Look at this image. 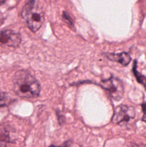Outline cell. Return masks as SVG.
<instances>
[{"mask_svg":"<svg viewBox=\"0 0 146 147\" xmlns=\"http://www.w3.org/2000/svg\"><path fill=\"white\" fill-rule=\"evenodd\" d=\"M13 89L18 96L24 98H35L40 93V85L31 73L20 70L13 78Z\"/></svg>","mask_w":146,"mask_h":147,"instance_id":"6da1fadb","label":"cell"},{"mask_svg":"<svg viewBox=\"0 0 146 147\" xmlns=\"http://www.w3.org/2000/svg\"><path fill=\"white\" fill-rule=\"evenodd\" d=\"M21 14L27 27L33 32L40 29L44 23V11L37 1L31 0L27 1L21 10Z\"/></svg>","mask_w":146,"mask_h":147,"instance_id":"7a4b0ae2","label":"cell"},{"mask_svg":"<svg viewBox=\"0 0 146 147\" xmlns=\"http://www.w3.org/2000/svg\"><path fill=\"white\" fill-rule=\"evenodd\" d=\"M100 86L107 90L110 97L115 100H120L123 97L124 86L120 79L111 76L110 78L102 80Z\"/></svg>","mask_w":146,"mask_h":147,"instance_id":"3957f363","label":"cell"},{"mask_svg":"<svg viewBox=\"0 0 146 147\" xmlns=\"http://www.w3.org/2000/svg\"><path fill=\"white\" fill-rule=\"evenodd\" d=\"M135 116V109L131 106L126 105H120L115 109L112 117V122L115 123H120L122 122H128Z\"/></svg>","mask_w":146,"mask_h":147,"instance_id":"277c9868","label":"cell"},{"mask_svg":"<svg viewBox=\"0 0 146 147\" xmlns=\"http://www.w3.org/2000/svg\"><path fill=\"white\" fill-rule=\"evenodd\" d=\"M21 42L19 33L11 30L0 31V46L16 47H19Z\"/></svg>","mask_w":146,"mask_h":147,"instance_id":"5b68a950","label":"cell"},{"mask_svg":"<svg viewBox=\"0 0 146 147\" xmlns=\"http://www.w3.org/2000/svg\"><path fill=\"white\" fill-rule=\"evenodd\" d=\"M105 56L109 60H112L113 62H117V63H120V64L124 66L127 65L131 61V57L129 55V53H125V52L119 53V54L107 53L105 54Z\"/></svg>","mask_w":146,"mask_h":147,"instance_id":"8992f818","label":"cell"},{"mask_svg":"<svg viewBox=\"0 0 146 147\" xmlns=\"http://www.w3.org/2000/svg\"><path fill=\"white\" fill-rule=\"evenodd\" d=\"M10 142L9 132L4 128L0 129V147H7Z\"/></svg>","mask_w":146,"mask_h":147,"instance_id":"52a82bcc","label":"cell"},{"mask_svg":"<svg viewBox=\"0 0 146 147\" xmlns=\"http://www.w3.org/2000/svg\"><path fill=\"white\" fill-rule=\"evenodd\" d=\"M137 60H135L134 64L133 66V72L134 73L135 77L136 78V80L139 83H140L141 85H143L144 86L145 88L146 89V77L145 76H143L140 73H139L137 70Z\"/></svg>","mask_w":146,"mask_h":147,"instance_id":"ba28073f","label":"cell"},{"mask_svg":"<svg viewBox=\"0 0 146 147\" xmlns=\"http://www.w3.org/2000/svg\"><path fill=\"white\" fill-rule=\"evenodd\" d=\"M9 103V97L8 95L3 92H0V107H3Z\"/></svg>","mask_w":146,"mask_h":147,"instance_id":"9c48e42d","label":"cell"},{"mask_svg":"<svg viewBox=\"0 0 146 147\" xmlns=\"http://www.w3.org/2000/svg\"><path fill=\"white\" fill-rule=\"evenodd\" d=\"M62 18L64 20V21L67 24H68V25L71 27L72 29H74V22H73V20L72 19V17H70L68 14V13H67L66 11H64L62 14Z\"/></svg>","mask_w":146,"mask_h":147,"instance_id":"30bf717a","label":"cell"},{"mask_svg":"<svg viewBox=\"0 0 146 147\" xmlns=\"http://www.w3.org/2000/svg\"><path fill=\"white\" fill-rule=\"evenodd\" d=\"M142 110L143 112V116L142 118V121L143 122H145L146 123V102H143L141 104Z\"/></svg>","mask_w":146,"mask_h":147,"instance_id":"8fae6325","label":"cell"},{"mask_svg":"<svg viewBox=\"0 0 146 147\" xmlns=\"http://www.w3.org/2000/svg\"><path fill=\"white\" fill-rule=\"evenodd\" d=\"M70 144H71V142H65L64 144H63L62 146H54V145H52V146H50V147H69L70 146Z\"/></svg>","mask_w":146,"mask_h":147,"instance_id":"7c38bea8","label":"cell"},{"mask_svg":"<svg viewBox=\"0 0 146 147\" xmlns=\"http://www.w3.org/2000/svg\"><path fill=\"white\" fill-rule=\"evenodd\" d=\"M4 3H5V1H0V5L2 4H4Z\"/></svg>","mask_w":146,"mask_h":147,"instance_id":"4fadbf2b","label":"cell"}]
</instances>
